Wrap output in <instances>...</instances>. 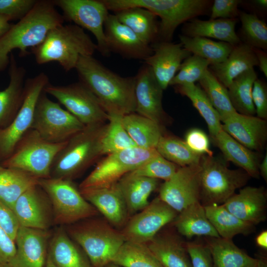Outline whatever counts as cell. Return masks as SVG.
<instances>
[{"mask_svg":"<svg viewBox=\"0 0 267 267\" xmlns=\"http://www.w3.org/2000/svg\"><path fill=\"white\" fill-rule=\"evenodd\" d=\"M105 267H120L117 265H116L113 263H109L108 265H107Z\"/></svg>","mask_w":267,"mask_h":267,"instance_id":"cell-61","label":"cell"},{"mask_svg":"<svg viewBox=\"0 0 267 267\" xmlns=\"http://www.w3.org/2000/svg\"><path fill=\"white\" fill-rule=\"evenodd\" d=\"M256 6L263 9H267V0H256L253 1Z\"/></svg>","mask_w":267,"mask_h":267,"instance_id":"cell-59","label":"cell"},{"mask_svg":"<svg viewBox=\"0 0 267 267\" xmlns=\"http://www.w3.org/2000/svg\"><path fill=\"white\" fill-rule=\"evenodd\" d=\"M32 49L38 64L55 61L68 72L75 69L81 56H92L97 45L81 27L63 24L51 29Z\"/></svg>","mask_w":267,"mask_h":267,"instance_id":"cell-3","label":"cell"},{"mask_svg":"<svg viewBox=\"0 0 267 267\" xmlns=\"http://www.w3.org/2000/svg\"><path fill=\"white\" fill-rule=\"evenodd\" d=\"M257 66L258 62L253 48L241 42L233 46L224 62L210 65L209 69L227 88L237 76Z\"/></svg>","mask_w":267,"mask_h":267,"instance_id":"cell-29","label":"cell"},{"mask_svg":"<svg viewBox=\"0 0 267 267\" xmlns=\"http://www.w3.org/2000/svg\"><path fill=\"white\" fill-rule=\"evenodd\" d=\"M198 82L218 112L222 123L236 112L230 100L227 89L216 78L209 68Z\"/></svg>","mask_w":267,"mask_h":267,"instance_id":"cell-43","label":"cell"},{"mask_svg":"<svg viewBox=\"0 0 267 267\" xmlns=\"http://www.w3.org/2000/svg\"><path fill=\"white\" fill-rule=\"evenodd\" d=\"M70 237L83 249L92 267H105L125 241L121 230L106 220L86 219L67 225Z\"/></svg>","mask_w":267,"mask_h":267,"instance_id":"cell-5","label":"cell"},{"mask_svg":"<svg viewBox=\"0 0 267 267\" xmlns=\"http://www.w3.org/2000/svg\"><path fill=\"white\" fill-rule=\"evenodd\" d=\"M3 167H2L0 165V170H1Z\"/></svg>","mask_w":267,"mask_h":267,"instance_id":"cell-63","label":"cell"},{"mask_svg":"<svg viewBox=\"0 0 267 267\" xmlns=\"http://www.w3.org/2000/svg\"><path fill=\"white\" fill-rule=\"evenodd\" d=\"M104 30L110 52H116L127 58L143 60L152 54L151 45L143 42L132 30L120 22L114 14L108 15Z\"/></svg>","mask_w":267,"mask_h":267,"instance_id":"cell-22","label":"cell"},{"mask_svg":"<svg viewBox=\"0 0 267 267\" xmlns=\"http://www.w3.org/2000/svg\"><path fill=\"white\" fill-rule=\"evenodd\" d=\"M156 149L163 157L180 167L199 163L202 156L191 150L184 140L166 134L160 138Z\"/></svg>","mask_w":267,"mask_h":267,"instance_id":"cell-42","label":"cell"},{"mask_svg":"<svg viewBox=\"0 0 267 267\" xmlns=\"http://www.w3.org/2000/svg\"><path fill=\"white\" fill-rule=\"evenodd\" d=\"M162 267H192L185 243L172 233H158L147 244Z\"/></svg>","mask_w":267,"mask_h":267,"instance_id":"cell-31","label":"cell"},{"mask_svg":"<svg viewBox=\"0 0 267 267\" xmlns=\"http://www.w3.org/2000/svg\"><path fill=\"white\" fill-rule=\"evenodd\" d=\"M44 267H56L52 262L51 261L50 259L47 257L46 262Z\"/></svg>","mask_w":267,"mask_h":267,"instance_id":"cell-60","label":"cell"},{"mask_svg":"<svg viewBox=\"0 0 267 267\" xmlns=\"http://www.w3.org/2000/svg\"><path fill=\"white\" fill-rule=\"evenodd\" d=\"M39 184L50 202L54 224L68 225L98 215V211L84 198L72 180L40 178Z\"/></svg>","mask_w":267,"mask_h":267,"instance_id":"cell-8","label":"cell"},{"mask_svg":"<svg viewBox=\"0 0 267 267\" xmlns=\"http://www.w3.org/2000/svg\"><path fill=\"white\" fill-rule=\"evenodd\" d=\"M152 54L145 60L163 90L166 89L182 62L192 55L180 43L156 41L151 44Z\"/></svg>","mask_w":267,"mask_h":267,"instance_id":"cell-21","label":"cell"},{"mask_svg":"<svg viewBox=\"0 0 267 267\" xmlns=\"http://www.w3.org/2000/svg\"><path fill=\"white\" fill-rule=\"evenodd\" d=\"M179 39L184 48L207 60L210 65L224 62L234 46L226 42L215 41L204 37H189L181 34Z\"/></svg>","mask_w":267,"mask_h":267,"instance_id":"cell-38","label":"cell"},{"mask_svg":"<svg viewBox=\"0 0 267 267\" xmlns=\"http://www.w3.org/2000/svg\"><path fill=\"white\" fill-rule=\"evenodd\" d=\"M179 167L158 154L129 174L166 181L172 178Z\"/></svg>","mask_w":267,"mask_h":267,"instance_id":"cell-47","label":"cell"},{"mask_svg":"<svg viewBox=\"0 0 267 267\" xmlns=\"http://www.w3.org/2000/svg\"><path fill=\"white\" fill-rule=\"evenodd\" d=\"M135 79V113L165 126L170 120L163 107V90L150 67L144 64Z\"/></svg>","mask_w":267,"mask_h":267,"instance_id":"cell-18","label":"cell"},{"mask_svg":"<svg viewBox=\"0 0 267 267\" xmlns=\"http://www.w3.org/2000/svg\"><path fill=\"white\" fill-rule=\"evenodd\" d=\"M184 141L189 148L195 153L201 155H213L210 148V138L202 130L193 128L186 134Z\"/></svg>","mask_w":267,"mask_h":267,"instance_id":"cell-50","label":"cell"},{"mask_svg":"<svg viewBox=\"0 0 267 267\" xmlns=\"http://www.w3.org/2000/svg\"><path fill=\"white\" fill-rule=\"evenodd\" d=\"M185 247L192 267H213L212 256L206 244L187 242Z\"/></svg>","mask_w":267,"mask_h":267,"instance_id":"cell-49","label":"cell"},{"mask_svg":"<svg viewBox=\"0 0 267 267\" xmlns=\"http://www.w3.org/2000/svg\"><path fill=\"white\" fill-rule=\"evenodd\" d=\"M85 126L44 91L35 107L31 129L45 140L53 143L68 141Z\"/></svg>","mask_w":267,"mask_h":267,"instance_id":"cell-10","label":"cell"},{"mask_svg":"<svg viewBox=\"0 0 267 267\" xmlns=\"http://www.w3.org/2000/svg\"><path fill=\"white\" fill-rule=\"evenodd\" d=\"M80 82L95 95L108 116L135 112L134 77H122L92 56H81L75 68Z\"/></svg>","mask_w":267,"mask_h":267,"instance_id":"cell-1","label":"cell"},{"mask_svg":"<svg viewBox=\"0 0 267 267\" xmlns=\"http://www.w3.org/2000/svg\"><path fill=\"white\" fill-rule=\"evenodd\" d=\"M44 91L55 98L85 126L108 121V115L96 97L80 81L65 86L49 83Z\"/></svg>","mask_w":267,"mask_h":267,"instance_id":"cell-13","label":"cell"},{"mask_svg":"<svg viewBox=\"0 0 267 267\" xmlns=\"http://www.w3.org/2000/svg\"><path fill=\"white\" fill-rule=\"evenodd\" d=\"M16 252L15 241L0 225V265H8Z\"/></svg>","mask_w":267,"mask_h":267,"instance_id":"cell-54","label":"cell"},{"mask_svg":"<svg viewBox=\"0 0 267 267\" xmlns=\"http://www.w3.org/2000/svg\"><path fill=\"white\" fill-rule=\"evenodd\" d=\"M48 84V77L44 72L25 81L23 102L18 113L8 126L0 129V159H7L22 136L31 129L37 102Z\"/></svg>","mask_w":267,"mask_h":267,"instance_id":"cell-12","label":"cell"},{"mask_svg":"<svg viewBox=\"0 0 267 267\" xmlns=\"http://www.w3.org/2000/svg\"><path fill=\"white\" fill-rule=\"evenodd\" d=\"M118 183L130 215L142 210L148 205V197L157 189L159 179L128 173Z\"/></svg>","mask_w":267,"mask_h":267,"instance_id":"cell-33","label":"cell"},{"mask_svg":"<svg viewBox=\"0 0 267 267\" xmlns=\"http://www.w3.org/2000/svg\"><path fill=\"white\" fill-rule=\"evenodd\" d=\"M67 142H48L34 130L30 129L19 140L11 155L3 161L1 166L22 170L40 179L49 178L52 162Z\"/></svg>","mask_w":267,"mask_h":267,"instance_id":"cell-9","label":"cell"},{"mask_svg":"<svg viewBox=\"0 0 267 267\" xmlns=\"http://www.w3.org/2000/svg\"><path fill=\"white\" fill-rule=\"evenodd\" d=\"M55 6L62 11L64 20L90 31L95 37L97 50L104 56L110 54L107 45L104 24L109 15L102 0H55Z\"/></svg>","mask_w":267,"mask_h":267,"instance_id":"cell-14","label":"cell"},{"mask_svg":"<svg viewBox=\"0 0 267 267\" xmlns=\"http://www.w3.org/2000/svg\"><path fill=\"white\" fill-rule=\"evenodd\" d=\"M212 258L213 267H267L263 258H254L237 247L232 239L205 238Z\"/></svg>","mask_w":267,"mask_h":267,"instance_id":"cell-26","label":"cell"},{"mask_svg":"<svg viewBox=\"0 0 267 267\" xmlns=\"http://www.w3.org/2000/svg\"><path fill=\"white\" fill-rule=\"evenodd\" d=\"M240 0H215L211 8L210 19L237 18Z\"/></svg>","mask_w":267,"mask_h":267,"instance_id":"cell-51","label":"cell"},{"mask_svg":"<svg viewBox=\"0 0 267 267\" xmlns=\"http://www.w3.org/2000/svg\"><path fill=\"white\" fill-rule=\"evenodd\" d=\"M256 245L260 248L264 250L267 249V231H261L256 237Z\"/></svg>","mask_w":267,"mask_h":267,"instance_id":"cell-57","label":"cell"},{"mask_svg":"<svg viewBox=\"0 0 267 267\" xmlns=\"http://www.w3.org/2000/svg\"><path fill=\"white\" fill-rule=\"evenodd\" d=\"M108 117V121L101 141L102 155L136 147V144L122 124V116Z\"/></svg>","mask_w":267,"mask_h":267,"instance_id":"cell-44","label":"cell"},{"mask_svg":"<svg viewBox=\"0 0 267 267\" xmlns=\"http://www.w3.org/2000/svg\"><path fill=\"white\" fill-rule=\"evenodd\" d=\"M253 49L258 60V66L265 77H267V54L263 50Z\"/></svg>","mask_w":267,"mask_h":267,"instance_id":"cell-55","label":"cell"},{"mask_svg":"<svg viewBox=\"0 0 267 267\" xmlns=\"http://www.w3.org/2000/svg\"><path fill=\"white\" fill-rule=\"evenodd\" d=\"M222 205L238 218L255 225L267 218V191L263 186H244Z\"/></svg>","mask_w":267,"mask_h":267,"instance_id":"cell-24","label":"cell"},{"mask_svg":"<svg viewBox=\"0 0 267 267\" xmlns=\"http://www.w3.org/2000/svg\"><path fill=\"white\" fill-rule=\"evenodd\" d=\"M174 87L178 93L189 99L204 119L208 128L210 139L215 136L222 129V123L218 112L200 86L192 84Z\"/></svg>","mask_w":267,"mask_h":267,"instance_id":"cell-39","label":"cell"},{"mask_svg":"<svg viewBox=\"0 0 267 267\" xmlns=\"http://www.w3.org/2000/svg\"><path fill=\"white\" fill-rule=\"evenodd\" d=\"M200 165V202L204 206L223 204L250 178L242 169H230L224 158L213 155H202Z\"/></svg>","mask_w":267,"mask_h":267,"instance_id":"cell-6","label":"cell"},{"mask_svg":"<svg viewBox=\"0 0 267 267\" xmlns=\"http://www.w3.org/2000/svg\"><path fill=\"white\" fill-rule=\"evenodd\" d=\"M178 214L158 196L127 221L121 231L125 241L147 244Z\"/></svg>","mask_w":267,"mask_h":267,"instance_id":"cell-15","label":"cell"},{"mask_svg":"<svg viewBox=\"0 0 267 267\" xmlns=\"http://www.w3.org/2000/svg\"><path fill=\"white\" fill-rule=\"evenodd\" d=\"M252 101L257 117L267 119V86L262 80L257 79L254 82L252 91Z\"/></svg>","mask_w":267,"mask_h":267,"instance_id":"cell-52","label":"cell"},{"mask_svg":"<svg viewBox=\"0 0 267 267\" xmlns=\"http://www.w3.org/2000/svg\"><path fill=\"white\" fill-rule=\"evenodd\" d=\"M39 179L22 170L3 168L0 170V200L12 211L20 196L38 184Z\"/></svg>","mask_w":267,"mask_h":267,"instance_id":"cell-36","label":"cell"},{"mask_svg":"<svg viewBox=\"0 0 267 267\" xmlns=\"http://www.w3.org/2000/svg\"><path fill=\"white\" fill-rule=\"evenodd\" d=\"M10 18L5 15L0 14V39L8 31L12 26L9 23Z\"/></svg>","mask_w":267,"mask_h":267,"instance_id":"cell-56","label":"cell"},{"mask_svg":"<svg viewBox=\"0 0 267 267\" xmlns=\"http://www.w3.org/2000/svg\"><path fill=\"white\" fill-rule=\"evenodd\" d=\"M210 0H125L128 8L146 9L160 18L157 41L171 42L177 28L181 24L211 11Z\"/></svg>","mask_w":267,"mask_h":267,"instance_id":"cell-7","label":"cell"},{"mask_svg":"<svg viewBox=\"0 0 267 267\" xmlns=\"http://www.w3.org/2000/svg\"><path fill=\"white\" fill-rule=\"evenodd\" d=\"M64 21L53 0H38L32 10L0 39V71L9 65L13 50L19 49L21 57L28 55L29 47L40 44L48 32Z\"/></svg>","mask_w":267,"mask_h":267,"instance_id":"cell-2","label":"cell"},{"mask_svg":"<svg viewBox=\"0 0 267 267\" xmlns=\"http://www.w3.org/2000/svg\"><path fill=\"white\" fill-rule=\"evenodd\" d=\"M158 154L156 149L136 146L106 155L81 182L79 189L103 186L117 182L124 175Z\"/></svg>","mask_w":267,"mask_h":267,"instance_id":"cell-11","label":"cell"},{"mask_svg":"<svg viewBox=\"0 0 267 267\" xmlns=\"http://www.w3.org/2000/svg\"><path fill=\"white\" fill-rule=\"evenodd\" d=\"M49 240L47 257L56 267H92L90 261L62 226Z\"/></svg>","mask_w":267,"mask_h":267,"instance_id":"cell-27","label":"cell"},{"mask_svg":"<svg viewBox=\"0 0 267 267\" xmlns=\"http://www.w3.org/2000/svg\"><path fill=\"white\" fill-rule=\"evenodd\" d=\"M257 79L254 68H251L237 76L227 88L232 105L237 113L250 116L256 114L252 91Z\"/></svg>","mask_w":267,"mask_h":267,"instance_id":"cell-40","label":"cell"},{"mask_svg":"<svg viewBox=\"0 0 267 267\" xmlns=\"http://www.w3.org/2000/svg\"><path fill=\"white\" fill-rule=\"evenodd\" d=\"M238 18L203 20L192 19L182 28V35L189 37L211 38L227 43L233 46L242 42L235 32Z\"/></svg>","mask_w":267,"mask_h":267,"instance_id":"cell-30","label":"cell"},{"mask_svg":"<svg viewBox=\"0 0 267 267\" xmlns=\"http://www.w3.org/2000/svg\"><path fill=\"white\" fill-rule=\"evenodd\" d=\"M0 225L15 241L19 225L13 212L0 200Z\"/></svg>","mask_w":267,"mask_h":267,"instance_id":"cell-53","label":"cell"},{"mask_svg":"<svg viewBox=\"0 0 267 267\" xmlns=\"http://www.w3.org/2000/svg\"><path fill=\"white\" fill-rule=\"evenodd\" d=\"M118 20L132 30L143 42L150 45L157 41L159 22L150 11L139 7L115 12Z\"/></svg>","mask_w":267,"mask_h":267,"instance_id":"cell-35","label":"cell"},{"mask_svg":"<svg viewBox=\"0 0 267 267\" xmlns=\"http://www.w3.org/2000/svg\"><path fill=\"white\" fill-rule=\"evenodd\" d=\"M210 140L221 150L226 161L240 167L250 178H259V166L262 160L261 153L247 148L222 129Z\"/></svg>","mask_w":267,"mask_h":267,"instance_id":"cell-28","label":"cell"},{"mask_svg":"<svg viewBox=\"0 0 267 267\" xmlns=\"http://www.w3.org/2000/svg\"><path fill=\"white\" fill-rule=\"evenodd\" d=\"M111 263L120 267H162L147 244L125 241Z\"/></svg>","mask_w":267,"mask_h":267,"instance_id":"cell-41","label":"cell"},{"mask_svg":"<svg viewBox=\"0 0 267 267\" xmlns=\"http://www.w3.org/2000/svg\"><path fill=\"white\" fill-rule=\"evenodd\" d=\"M79 190L84 198L102 214L111 225L115 228L124 226L129 214L118 182Z\"/></svg>","mask_w":267,"mask_h":267,"instance_id":"cell-20","label":"cell"},{"mask_svg":"<svg viewBox=\"0 0 267 267\" xmlns=\"http://www.w3.org/2000/svg\"><path fill=\"white\" fill-rule=\"evenodd\" d=\"M222 130L247 148L261 153L267 141V120L237 112L222 123Z\"/></svg>","mask_w":267,"mask_h":267,"instance_id":"cell-23","label":"cell"},{"mask_svg":"<svg viewBox=\"0 0 267 267\" xmlns=\"http://www.w3.org/2000/svg\"><path fill=\"white\" fill-rule=\"evenodd\" d=\"M241 32L244 44L253 48L267 49V25L256 14L239 12Z\"/></svg>","mask_w":267,"mask_h":267,"instance_id":"cell-45","label":"cell"},{"mask_svg":"<svg viewBox=\"0 0 267 267\" xmlns=\"http://www.w3.org/2000/svg\"><path fill=\"white\" fill-rule=\"evenodd\" d=\"M122 124L137 147L156 149L165 133V127L152 120L133 113L122 116Z\"/></svg>","mask_w":267,"mask_h":267,"instance_id":"cell-32","label":"cell"},{"mask_svg":"<svg viewBox=\"0 0 267 267\" xmlns=\"http://www.w3.org/2000/svg\"><path fill=\"white\" fill-rule=\"evenodd\" d=\"M201 171L200 162L179 167L160 185L159 197L178 213L200 202Z\"/></svg>","mask_w":267,"mask_h":267,"instance_id":"cell-16","label":"cell"},{"mask_svg":"<svg viewBox=\"0 0 267 267\" xmlns=\"http://www.w3.org/2000/svg\"><path fill=\"white\" fill-rule=\"evenodd\" d=\"M50 237L47 230L19 226L15 239L16 252L9 267H44Z\"/></svg>","mask_w":267,"mask_h":267,"instance_id":"cell-19","label":"cell"},{"mask_svg":"<svg viewBox=\"0 0 267 267\" xmlns=\"http://www.w3.org/2000/svg\"><path fill=\"white\" fill-rule=\"evenodd\" d=\"M36 0H0V14L8 16L10 20H20L34 7Z\"/></svg>","mask_w":267,"mask_h":267,"instance_id":"cell-48","label":"cell"},{"mask_svg":"<svg viewBox=\"0 0 267 267\" xmlns=\"http://www.w3.org/2000/svg\"><path fill=\"white\" fill-rule=\"evenodd\" d=\"M204 208L208 219L221 238L232 239L237 235H248L255 229L254 225L238 218L222 204L206 205Z\"/></svg>","mask_w":267,"mask_h":267,"instance_id":"cell-37","label":"cell"},{"mask_svg":"<svg viewBox=\"0 0 267 267\" xmlns=\"http://www.w3.org/2000/svg\"><path fill=\"white\" fill-rule=\"evenodd\" d=\"M209 65L210 64L207 60L194 54L191 55L182 62L169 86L195 84L201 79Z\"/></svg>","mask_w":267,"mask_h":267,"instance_id":"cell-46","label":"cell"},{"mask_svg":"<svg viewBox=\"0 0 267 267\" xmlns=\"http://www.w3.org/2000/svg\"><path fill=\"white\" fill-rule=\"evenodd\" d=\"M9 82L0 91V129L8 126L18 113L23 102L26 69L18 65L14 54L9 55Z\"/></svg>","mask_w":267,"mask_h":267,"instance_id":"cell-25","label":"cell"},{"mask_svg":"<svg viewBox=\"0 0 267 267\" xmlns=\"http://www.w3.org/2000/svg\"><path fill=\"white\" fill-rule=\"evenodd\" d=\"M0 267H9V266L8 265H0Z\"/></svg>","mask_w":267,"mask_h":267,"instance_id":"cell-62","label":"cell"},{"mask_svg":"<svg viewBox=\"0 0 267 267\" xmlns=\"http://www.w3.org/2000/svg\"><path fill=\"white\" fill-rule=\"evenodd\" d=\"M259 172L260 176H261L264 179L267 181V153H266L265 155L262 158V160L259 166Z\"/></svg>","mask_w":267,"mask_h":267,"instance_id":"cell-58","label":"cell"},{"mask_svg":"<svg viewBox=\"0 0 267 267\" xmlns=\"http://www.w3.org/2000/svg\"><path fill=\"white\" fill-rule=\"evenodd\" d=\"M107 124L85 126L72 136L54 158L50 178L73 181L103 156L101 141Z\"/></svg>","mask_w":267,"mask_h":267,"instance_id":"cell-4","label":"cell"},{"mask_svg":"<svg viewBox=\"0 0 267 267\" xmlns=\"http://www.w3.org/2000/svg\"><path fill=\"white\" fill-rule=\"evenodd\" d=\"M173 222L178 232L187 238L194 236L220 237L208 219L200 202L192 204L179 212Z\"/></svg>","mask_w":267,"mask_h":267,"instance_id":"cell-34","label":"cell"},{"mask_svg":"<svg viewBox=\"0 0 267 267\" xmlns=\"http://www.w3.org/2000/svg\"><path fill=\"white\" fill-rule=\"evenodd\" d=\"M12 211L20 226L47 230L53 224L50 202L39 183L20 196Z\"/></svg>","mask_w":267,"mask_h":267,"instance_id":"cell-17","label":"cell"}]
</instances>
